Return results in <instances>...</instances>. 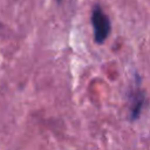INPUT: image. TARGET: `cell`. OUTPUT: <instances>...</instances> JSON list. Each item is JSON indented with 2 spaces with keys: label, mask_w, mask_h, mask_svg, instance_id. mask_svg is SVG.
I'll return each mask as SVG.
<instances>
[{
  "label": "cell",
  "mask_w": 150,
  "mask_h": 150,
  "mask_svg": "<svg viewBox=\"0 0 150 150\" xmlns=\"http://www.w3.org/2000/svg\"><path fill=\"white\" fill-rule=\"evenodd\" d=\"M90 20L94 29L95 41L97 43H103L110 34V20L108 15L100 6H95L91 11Z\"/></svg>",
  "instance_id": "cell-1"
},
{
  "label": "cell",
  "mask_w": 150,
  "mask_h": 150,
  "mask_svg": "<svg viewBox=\"0 0 150 150\" xmlns=\"http://www.w3.org/2000/svg\"><path fill=\"white\" fill-rule=\"evenodd\" d=\"M131 94H132V98L130 100L131 118H136L139 115L141 108L143 105V95H142V91L138 88H136Z\"/></svg>",
  "instance_id": "cell-2"
}]
</instances>
